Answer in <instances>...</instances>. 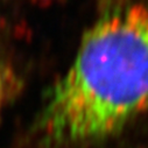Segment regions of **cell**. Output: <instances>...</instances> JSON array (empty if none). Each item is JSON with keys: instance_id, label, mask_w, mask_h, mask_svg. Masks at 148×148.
<instances>
[{"instance_id": "obj_1", "label": "cell", "mask_w": 148, "mask_h": 148, "mask_svg": "<svg viewBox=\"0 0 148 148\" xmlns=\"http://www.w3.org/2000/svg\"><path fill=\"white\" fill-rule=\"evenodd\" d=\"M148 110V6L105 10L50 88L34 130L43 148H78L120 133Z\"/></svg>"}, {"instance_id": "obj_2", "label": "cell", "mask_w": 148, "mask_h": 148, "mask_svg": "<svg viewBox=\"0 0 148 148\" xmlns=\"http://www.w3.org/2000/svg\"><path fill=\"white\" fill-rule=\"evenodd\" d=\"M7 93V77L5 73V68L3 66V62L0 60V110L6 99Z\"/></svg>"}]
</instances>
